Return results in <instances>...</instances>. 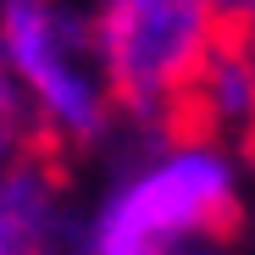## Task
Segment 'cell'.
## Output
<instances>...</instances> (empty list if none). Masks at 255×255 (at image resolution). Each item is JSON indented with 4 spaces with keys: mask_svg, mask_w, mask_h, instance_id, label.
Listing matches in <instances>:
<instances>
[{
    "mask_svg": "<svg viewBox=\"0 0 255 255\" xmlns=\"http://www.w3.org/2000/svg\"><path fill=\"white\" fill-rule=\"evenodd\" d=\"M95 61L106 106L139 117L161 144L217 150L233 133V72L217 0H100Z\"/></svg>",
    "mask_w": 255,
    "mask_h": 255,
    "instance_id": "cell-1",
    "label": "cell"
},
{
    "mask_svg": "<svg viewBox=\"0 0 255 255\" xmlns=\"http://www.w3.org/2000/svg\"><path fill=\"white\" fill-rule=\"evenodd\" d=\"M250 211L228 166L205 150H183L128 183L95 228L89 255H172L178 244H239Z\"/></svg>",
    "mask_w": 255,
    "mask_h": 255,
    "instance_id": "cell-2",
    "label": "cell"
},
{
    "mask_svg": "<svg viewBox=\"0 0 255 255\" xmlns=\"http://www.w3.org/2000/svg\"><path fill=\"white\" fill-rule=\"evenodd\" d=\"M0 61L45 106V117L83 150L106 122V83L95 39L56 0H0Z\"/></svg>",
    "mask_w": 255,
    "mask_h": 255,
    "instance_id": "cell-3",
    "label": "cell"
}]
</instances>
